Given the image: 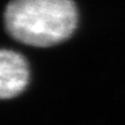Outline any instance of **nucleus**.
Returning a JSON list of instances; mask_svg holds the SVG:
<instances>
[{"label":"nucleus","instance_id":"f257e3e1","mask_svg":"<svg viewBox=\"0 0 125 125\" xmlns=\"http://www.w3.org/2000/svg\"><path fill=\"white\" fill-rule=\"evenodd\" d=\"M79 22L73 0H10L4 10L9 37L34 48H50L71 38Z\"/></svg>","mask_w":125,"mask_h":125},{"label":"nucleus","instance_id":"f03ea898","mask_svg":"<svg viewBox=\"0 0 125 125\" xmlns=\"http://www.w3.org/2000/svg\"><path fill=\"white\" fill-rule=\"evenodd\" d=\"M29 64L24 56L14 50L0 52V97L9 100L19 96L29 85Z\"/></svg>","mask_w":125,"mask_h":125}]
</instances>
